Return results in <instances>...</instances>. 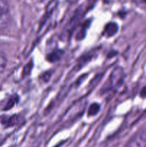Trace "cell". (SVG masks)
Masks as SVG:
<instances>
[{"mask_svg":"<svg viewBox=\"0 0 146 147\" xmlns=\"http://www.w3.org/2000/svg\"><path fill=\"white\" fill-rule=\"evenodd\" d=\"M100 105L97 104V103H92V104L90 106V109H89L88 112V116H94L95 115H97L98 113V112L100 111Z\"/></svg>","mask_w":146,"mask_h":147,"instance_id":"cell-6","label":"cell"},{"mask_svg":"<svg viewBox=\"0 0 146 147\" xmlns=\"http://www.w3.org/2000/svg\"><path fill=\"white\" fill-rule=\"evenodd\" d=\"M63 51L62 50H54L53 52H52L51 53L48 55L47 56V60L50 62L52 63H54V62L58 61L59 60H60L62 55Z\"/></svg>","mask_w":146,"mask_h":147,"instance_id":"cell-5","label":"cell"},{"mask_svg":"<svg viewBox=\"0 0 146 147\" xmlns=\"http://www.w3.org/2000/svg\"><path fill=\"white\" fill-rule=\"evenodd\" d=\"M20 121L19 119V116H13L9 119L8 121V123H7L9 126H12L14 125L17 124L19 123V121Z\"/></svg>","mask_w":146,"mask_h":147,"instance_id":"cell-9","label":"cell"},{"mask_svg":"<svg viewBox=\"0 0 146 147\" xmlns=\"http://www.w3.org/2000/svg\"><path fill=\"white\" fill-rule=\"evenodd\" d=\"M146 131H140L136 134L128 142L125 147H145Z\"/></svg>","mask_w":146,"mask_h":147,"instance_id":"cell-2","label":"cell"},{"mask_svg":"<svg viewBox=\"0 0 146 147\" xmlns=\"http://www.w3.org/2000/svg\"><path fill=\"white\" fill-rule=\"evenodd\" d=\"M110 86L113 88H118L124 81V72L120 67H116L113 70L110 76Z\"/></svg>","mask_w":146,"mask_h":147,"instance_id":"cell-1","label":"cell"},{"mask_svg":"<svg viewBox=\"0 0 146 147\" xmlns=\"http://www.w3.org/2000/svg\"><path fill=\"white\" fill-rule=\"evenodd\" d=\"M7 64V59L3 53L0 52V73H3Z\"/></svg>","mask_w":146,"mask_h":147,"instance_id":"cell-7","label":"cell"},{"mask_svg":"<svg viewBox=\"0 0 146 147\" xmlns=\"http://www.w3.org/2000/svg\"><path fill=\"white\" fill-rule=\"evenodd\" d=\"M140 97L143 98H146V86L143 88V89H142L141 91H140Z\"/></svg>","mask_w":146,"mask_h":147,"instance_id":"cell-11","label":"cell"},{"mask_svg":"<svg viewBox=\"0 0 146 147\" xmlns=\"http://www.w3.org/2000/svg\"><path fill=\"white\" fill-rule=\"evenodd\" d=\"M9 12V5L7 0H0V20L5 18Z\"/></svg>","mask_w":146,"mask_h":147,"instance_id":"cell-4","label":"cell"},{"mask_svg":"<svg viewBox=\"0 0 146 147\" xmlns=\"http://www.w3.org/2000/svg\"><path fill=\"white\" fill-rule=\"evenodd\" d=\"M50 77H51V73H44L42 75V80L44 82H47L50 80Z\"/></svg>","mask_w":146,"mask_h":147,"instance_id":"cell-10","label":"cell"},{"mask_svg":"<svg viewBox=\"0 0 146 147\" xmlns=\"http://www.w3.org/2000/svg\"><path fill=\"white\" fill-rule=\"evenodd\" d=\"M17 100H18V96H17L14 95V96H11V98H10L9 100H8V102H7V105H6L5 107H4V110L7 111V110H9V109H11V108L15 105V103H17Z\"/></svg>","mask_w":146,"mask_h":147,"instance_id":"cell-8","label":"cell"},{"mask_svg":"<svg viewBox=\"0 0 146 147\" xmlns=\"http://www.w3.org/2000/svg\"><path fill=\"white\" fill-rule=\"evenodd\" d=\"M117 31H118L117 24L114 22H110L105 26L103 34L107 37H112V36L115 35L117 32Z\"/></svg>","mask_w":146,"mask_h":147,"instance_id":"cell-3","label":"cell"}]
</instances>
